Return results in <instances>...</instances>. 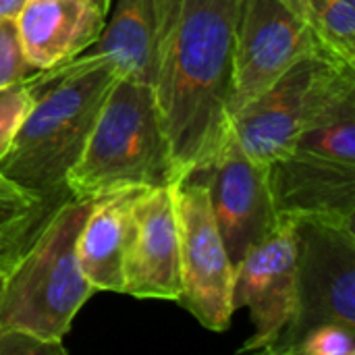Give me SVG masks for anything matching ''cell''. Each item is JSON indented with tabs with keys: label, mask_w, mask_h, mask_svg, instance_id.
<instances>
[{
	"label": "cell",
	"mask_w": 355,
	"mask_h": 355,
	"mask_svg": "<svg viewBox=\"0 0 355 355\" xmlns=\"http://www.w3.org/2000/svg\"><path fill=\"white\" fill-rule=\"evenodd\" d=\"M239 0H158L150 87L171 183L204 171L231 123Z\"/></svg>",
	"instance_id": "6da1fadb"
},
{
	"label": "cell",
	"mask_w": 355,
	"mask_h": 355,
	"mask_svg": "<svg viewBox=\"0 0 355 355\" xmlns=\"http://www.w3.org/2000/svg\"><path fill=\"white\" fill-rule=\"evenodd\" d=\"M116 79L106 60L73 56L31 75L33 106L21 123L0 171L52 202L79 158L96 114Z\"/></svg>",
	"instance_id": "7a4b0ae2"
},
{
	"label": "cell",
	"mask_w": 355,
	"mask_h": 355,
	"mask_svg": "<svg viewBox=\"0 0 355 355\" xmlns=\"http://www.w3.org/2000/svg\"><path fill=\"white\" fill-rule=\"evenodd\" d=\"M89 208V198L62 200L8 262L0 283V333H21L64 352L62 339L94 293L77 258Z\"/></svg>",
	"instance_id": "3957f363"
},
{
	"label": "cell",
	"mask_w": 355,
	"mask_h": 355,
	"mask_svg": "<svg viewBox=\"0 0 355 355\" xmlns=\"http://www.w3.org/2000/svg\"><path fill=\"white\" fill-rule=\"evenodd\" d=\"M171 185L166 146L152 87L116 77L85 146L64 177L71 198H98L127 187Z\"/></svg>",
	"instance_id": "277c9868"
},
{
	"label": "cell",
	"mask_w": 355,
	"mask_h": 355,
	"mask_svg": "<svg viewBox=\"0 0 355 355\" xmlns=\"http://www.w3.org/2000/svg\"><path fill=\"white\" fill-rule=\"evenodd\" d=\"M354 94L355 67L310 54L233 112L231 127L248 158L270 168L295 148L316 116Z\"/></svg>",
	"instance_id": "5b68a950"
},
{
	"label": "cell",
	"mask_w": 355,
	"mask_h": 355,
	"mask_svg": "<svg viewBox=\"0 0 355 355\" xmlns=\"http://www.w3.org/2000/svg\"><path fill=\"white\" fill-rule=\"evenodd\" d=\"M181 248L179 302L208 331L229 329L235 304V266L220 237L202 173L171 183Z\"/></svg>",
	"instance_id": "8992f818"
},
{
	"label": "cell",
	"mask_w": 355,
	"mask_h": 355,
	"mask_svg": "<svg viewBox=\"0 0 355 355\" xmlns=\"http://www.w3.org/2000/svg\"><path fill=\"white\" fill-rule=\"evenodd\" d=\"M320 324L355 331V233L297 223V310L275 354L291 355L297 341Z\"/></svg>",
	"instance_id": "52a82bcc"
},
{
	"label": "cell",
	"mask_w": 355,
	"mask_h": 355,
	"mask_svg": "<svg viewBox=\"0 0 355 355\" xmlns=\"http://www.w3.org/2000/svg\"><path fill=\"white\" fill-rule=\"evenodd\" d=\"M233 304L250 312L254 333L239 352L275 354L297 310V223L277 216L268 235L235 268Z\"/></svg>",
	"instance_id": "ba28073f"
},
{
	"label": "cell",
	"mask_w": 355,
	"mask_h": 355,
	"mask_svg": "<svg viewBox=\"0 0 355 355\" xmlns=\"http://www.w3.org/2000/svg\"><path fill=\"white\" fill-rule=\"evenodd\" d=\"M310 54H318L314 37L283 0H239L233 35L231 114Z\"/></svg>",
	"instance_id": "9c48e42d"
},
{
	"label": "cell",
	"mask_w": 355,
	"mask_h": 355,
	"mask_svg": "<svg viewBox=\"0 0 355 355\" xmlns=\"http://www.w3.org/2000/svg\"><path fill=\"white\" fill-rule=\"evenodd\" d=\"M214 220L233 266L260 243L277 220L268 168L256 164L241 150L235 131L229 129L204 171Z\"/></svg>",
	"instance_id": "30bf717a"
},
{
	"label": "cell",
	"mask_w": 355,
	"mask_h": 355,
	"mask_svg": "<svg viewBox=\"0 0 355 355\" xmlns=\"http://www.w3.org/2000/svg\"><path fill=\"white\" fill-rule=\"evenodd\" d=\"M123 293L139 300L181 297L179 225L171 185H148L133 198Z\"/></svg>",
	"instance_id": "8fae6325"
},
{
	"label": "cell",
	"mask_w": 355,
	"mask_h": 355,
	"mask_svg": "<svg viewBox=\"0 0 355 355\" xmlns=\"http://www.w3.org/2000/svg\"><path fill=\"white\" fill-rule=\"evenodd\" d=\"M277 216L354 229L355 162L295 146L268 168Z\"/></svg>",
	"instance_id": "7c38bea8"
},
{
	"label": "cell",
	"mask_w": 355,
	"mask_h": 355,
	"mask_svg": "<svg viewBox=\"0 0 355 355\" xmlns=\"http://www.w3.org/2000/svg\"><path fill=\"white\" fill-rule=\"evenodd\" d=\"M108 8L96 0H27L15 19L25 60L48 71L92 46Z\"/></svg>",
	"instance_id": "4fadbf2b"
},
{
	"label": "cell",
	"mask_w": 355,
	"mask_h": 355,
	"mask_svg": "<svg viewBox=\"0 0 355 355\" xmlns=\"http://www.w3.org/2000/svg\"><path fill=\"white\" fill-rule=\"evenodd\" d=\"M141 187H127L92 198V208L77 237V258L94 291L123 293V262L131 231V206Z\"/></svg>",
	"instance_id": "5bb4252c"
},
{
	"label": "cell",
	"mask_w": 355,
	"mask_h": 355,
	"mask_svg": "<svg viewBox=\"0 0 355 355\" xmlns=\"http://www.w3.org/2000/svg\"><path fill=\"white\" fill-rule=\"evenodd\" d=\"M156 23L158 0H112L98 40L81 56L106 60L116 77L150 85Z\"/></svg>",
	"instance_id": "9a60e30c"
},
{
	"label": "cell",
	"mask_w": 355,
	"mask_h": 355,
	"mask_svg": "<svg viewBox=\"0 0 355 355\" xmlns=\"http://www.w3.org/2000/svg\"><path fill=\"white\" fill-rule=\"evenodd\" d=\"M308 27L320 56L355 67V0H283Z\"/></svg>",
	"instance_id": "2e32d148"
},
{
	"label": "cell",
	"mask_w": 355,
	"mask_h": 355,
	"mask_svg": "<svg viewBox=\"0 0 355 355\" xmlns=\"http://www.w3.org/2000/svg\"><path fill=\"white\" fill-rule=\"evenodd\" d=\"M50 204L0 171V256H15L29 241Z\"/></svg>",
	"instance_id": "e0dca14e"
},
{
	"label": "cell",
	"mask_w": 355,
	"mask_h": 355,
	"mask_svg": "<svg viewBox=\"0 0 355 355\" xmlns=\"http://www.w3.org/2000/svg\"><path fill=\"white\" fill-rule=\"evenodd\" d=\"M31 77L0 85V160L10 148L21 123L33 106Z\"/></svg>",
	"instance_id": "ac0fdd59"
},
{
	"label": "cell",
	"mask_w": 355,
	"mask_h": 355,
	"mask_svg": "<svg viewBox=\"0 0 355 355\" xmlns=\"http://www.w3.org/2000/svg\"><path fill=\"white\" fill-rule=\"evenodd\" d=\"M291 355H355L354 331L341 324L314 327L297 341Z\"/></svg>",
	"instance_id": "d6986e66"
},
{
	"label": "cell",
	"mask_w": 355,
	"mask_h": 355,
	"mask_svg": "<svg viewBox=\"0 0 355 355\" xmlns=\"http://www.w3.org/2000/svg\"><path fill=\"white\" fill-rule=\"evenodd\" d=\"M37 73L23 56L15 21H0V85L29 79Z\"/></svg>",
	"instance_id": "ffe728a7"
},
{
	"label": "cell",
	"mask_w": 355,
	"mask_h": 355,
	"mask_svg": "<svg viewBox=\"0 0 355 355\" xmlns=\"http://www.w3.org/2000/svg\"><path fill=\"white\" fill-rule=\"evenodd\" d=\"M27 0H0V21H15Z\"/></svg>",
	"instance_id": "44dd1931"
},
{
	"label": "cell",
	"mask_w": 355,
	"mask_h": 355,
	"mask_svg": "<svg viewBox=\"0 0 355 355\" xmlns=\"http://www.w3.org/2000/svg\"><path fill=\"white\" fill-rule=\"evenodd\" d=\"M15 256H0V283H2V277H4V270L8 266V262L12 260Z\"/></svg>",
	"instance_id": "7402d4cb"
},
{
	"label": "cell",
	"mask_w": 355,
	"mask_h": 355,
	"mask_svg": "<svg viewBox=\"0 0 355 355\" xmlns=\"http://www.w3.org/2000/svg\"><path fill=\"white\" fill-rule=\"evenodd\" d=\"M96 2H100L104 8H110V2H112V0H96Z\"/></svg>",
	"instance_id": "603a6c76"
}]
</instances>
